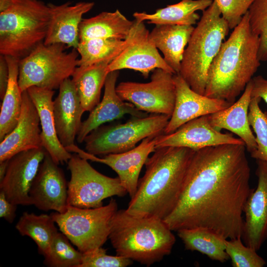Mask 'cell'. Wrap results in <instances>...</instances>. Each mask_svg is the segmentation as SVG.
Returning a JSON list of instances; mask_svg holds the SVG:
<instances>
[{"label": "cell", "mask_w": 267, "mask_h": 267, "mask_svg": "<svg viewBox=\"0 0 267 267\" xmlns=\"http://www.w3.org/2000/svg\"><path fill=\"white\" fill-rule=\"evenodd\" d=\"M244 144L194 152L178 203L164 222L172 231L204 227L226 239L242 237L244 207L253 190Z\"/></svg>", "instance_id": "cell-1"}, {"label": "cell", "mask_w": 267, "mask_h": 267, "mask_svg": "<svg viewBox=\"0 0 267 267\" xmlns=\"http://www.w3.org/2000/svg\"><path fill=\"white\" fill-rule=\"evenodd\" d=\"M194 150L183 147L155 148L147 159L146 171L126 209L130 214L164 220L179 198Z\"/></svg>", "instance_id": "cell-2"}, {"label": "cell", "mask_w": 267, "mask_h": 267, "mask_svg": "<svg viewBox=\"0 0 267 267\" xmlns=\"http://www.w3.org/2000/svg\"><path fill=\"white\" fill-rule=\"evenodd\" d=\"M259 46V38L251 30L247 12L212 61L204 95L235 102L261 65Z\"/></svg>", "instance_id": "cell-3"}, {"label": "cell", "mask_w": 267, "mask_h": 267, "mask_svg": "<svg viewBox=\"0 0 267 267\" xmlns=\"http://www.w3.org/2000/svg\"><path fill=\"white\" fill-rule=\"evenodd\" d=\"M116 255L147 267L169 255L176 242L172 230L162 219L141 217L118 210L108 238Z\"/></svg>", "instance_id": "cell-4"}, {"label": "cell", "mask_w": 267, "mask_h": 267, "mask_svg": "<svg viewBox=\"0 0 267 267\" xmlns=\"http://www.w3.org/2000/svg\"><path fill=\"white\" fill-rule=\"evenodd\" d=\"M0 53L19 60L43 43L50 19L39 0H0Z\"/></svg>", "instance_id": "cell-5"}, {"label": "cell", "mask_w": 267, "mask_h": 267, "mask_svg": "<svg viewBox=\"0 0 267 267\" xmlns=\"http://www.w3.org/2000/svg\"><path fill=\"white\" fill-rule=\"evenodd\" d=\"M229 30L213 0L203 11L181 62L179 74L194 91L204 95L209 68Z\"/></svg>", "instance_id": "cell-6"}, {"label": "cell", "mask_w": 267, "mask_h": 267, "mask_svg": "<svg viewBox=\"0 0 267 267\" xmlns=\"http://www.w3.org/2000/svg\"><path fill=\"white\" fill-rule=\"evenodd\" d=\"M62 44L38 45L19 60L18 84L22 92L35 86L53 90L72 76L78 65L77 49L67 52Z\"/></svg>", "instance_id": "cell-7"}, {"label": "cell", "mask_w": 267, "mask_h": 267, "mask_svg": "<svg viewBox=\"0 0 267 267\" xmlns=\"http://www.w3.org/2000/svg\"><path fill=\"white\" fill-rule=\"evenodd\" d=\"M118 210L114 199L94 208H80L70 205L63 213L50 214L60 231L81 253L102 247L109 238L111 221Z\"/></svg>", "instance_id": "cell-8"}, {"label": "cell", "mask_w": 267, "mask_h": 267, "mask_svg": "<svg viewBox=\"0 0 267 267\" xmlns=\"http://www.w3.org/2000/svg\"><path fill=\"white\" fill-rule=\"evenodd\" d=\"M124 124L101 126L85 138V150L94 155L122 153L143 139L164 134L171 116L154 114L135 117Z\"/></svg>", "instance_id": "cell-9"}, {"label": "cell", "mask_w": 267, "mask_h": 267, "mask_svg": "<svg viewBox=\"0 0 267 267\" xmlns=\"http://www.w3.org/2000/svg\"><path fill=\"white\" fill-rule=\"evenodd\" d=\"M71 179L68 183V205L80 208L103 206V200L114 196L123 197L128 192L118 177L105 176L94 169L88 160L78 154L68 161Z\"/></svg>", "instance_id": "cell-10"}, {"label": "cell", "mask_w": 267, "mask_h": 267, "mask_svg": "<svg viewBox=\"0 0 267 267\" xmlns=\"http://www.w3.org/2000/svg\"><path fill=\"white\" fill-rule=\"evenodd\" d=\"M174 75L157 68L152 71L149 82H122L116 90L123 100L140 111L171 116L176 95Z\"/></svg>", "instance_id": "cell-11"}, {"label": "cell", "mask_w": 267, "mask_h": 267, "mask_svg": "<svg viewBox=\"0 0 267 267\" xmlns=\"http://www.w3.org/2000/svg\"><path fill=\"white\" fill-rule=\"evenodd\" d=\"M143 22L134 19L130 41L125 49L107 66L108 72L129 69L138 71L144 78L157 68L176 74L167 64L154 44Z\"/></svg>", "instance_id": "cell-12"}, {"label": "cell", "mask_w": 267, "mask_h": 267, "mask_svg": "<svg viewBox=\"0 0 267 267\" xmlns=\"http://www.w3.org/2000/svg\"><path fill=\"white\" fill-rule=\"evenodd\" d=\"M157 136L143 139L138 145L127 151L109 154L102 158L97 157L81 149L75 144L65 148L69 152L77 153L88 160L102 163L110 167L117 174L121 184L132 198L137 190L141 169L149 155L155 150Z\"/></svg>", "instance_id": "cell-13"}, {"label": "cell", "mask_w": 267, "mask_h": 267, "mask_svg": "<svg viewBox=\"0 0 267 267\" xmlns=\"http://www.w3.org/2000/svg\"><path fill=\"white\" fill-rule=\"evenodd\" d=\"M47 151L42 146L20 152L9 159L0 190L17 205H31L29 191Z\"/></svg>", "instance_id": "cell-14"}, {"label": "cell", "mask_w": 267, "mask_h": 267, "mask_svg": "<svg viewBox=\"0 0 267 267\" xmlns=\"http://www.w3.org/2000/svg\"><path fill=\"white\" fill-rule=\"evenodd\" d=\"M29 196L32 205L44 211L64 213L68 206V183L62 170L47 152L33 181Z\"/></svg>", "instance_id": "cell-15"}, {"label": "cell", "mask_w": 267, "mask_h": 267, "mask_svg": "<svg viewBox=\"0 0 267 267\" xmlns=\"http://www.w3.org/2000/svg\"><path fill=\"white\" fill-rule=\"evenodd\" d=\"M225 144L245 145L241 138H236L232 134L222 133L215 129L210 123L207 115L187 122L172 133L158 135L155 148L183 147L197 150Z\"/></svg>", "instance_id": "cell-16"}, {"label": "cell", "mask_w": 267, "mask_h": 267, "mask_svg": "<svg viewBox=\"0 0 267 267\" xmlns=\"http://www.w3.org/2000/svg\"><path fill=\"white\" fill-rule=\"evenodd\" d=\"M258 184L245 203V219L241 238L244 244L258 251L267 238V163L257 160Z\"/></svg>", "instance_id": "cell-17"}, {"label": "cell", "mask_w": 267, "mask_h": 267, "mask_svg": "<svg viewBox=\"0 0 267 267\" xmlns=\"http://www.w3.org/2000/svg\"><path fill=\"white\" fill-rule=\"evenodd\" d=\"M174 80L176 90L175 107L164 134L172 133L191 120L217 112L233 104L194 91L179 74L174 75Z\"/></svg>", "instance_id": "cell-18"}, {"label": "cell", "mask_w": 267, "mask_h": 267, "mask_svg": "<svg viewBox=\"0 0 267 267\" xmlns=\"http://www.w3.org/2000/svg\"><path fill=\"white\" fill-rule=\"evenodd\" d=\"M119 74V71H114L107 75L102 99L90 111L88 118L82 122L76 137L78 143L84 142L90 132L103 124L119 119L125 115L135 117L147 116L144 112L138 110L131 103L125 101L117 94L116 83Z\"/></svg>", "instance_id": "cell-19"}, {"label": "cell", "mask_w": 267, "mask_h": 267, "mask_svg": "<svg viewBox=\"0 0 267 267\" xmlns=\"http://www.w3.org/2000/svg\"><path fill=\"white\" fill-rule=\"evenodd\" d=\"M22 108L19 121L13 130L0 143V162L15 154L43 146L40 118L27 90L22 93Z\"/></svg>", "instance_id": "cell-20"}, {"label": "cell", "mask_w": 267, "mask_h": 267, "mask_svg": "<svg viewBox=\"0 0 267 267\" xmlns=\"http://www.w3.org/2000/svg\"><path fill=\"white\" fill-rule=\"evenodd\" d=\"M50 19L44 43L62 44L77 49L79 42V26L83 16L94 5L93 2L80 1L71 5L67 1L59 5L48 3Z\"/></svg>", "instance_id": "cell-21"}, {"label": "cell", "mask_w": 267, "mask_h": 267, "mask_svg": "<svg viewBox=\"0 0 267 267\" xmlns=\"http://www.w3.org/2000/svg\"><path fill=\"white\" fill-rule=\"evenodd\" d=\"M58 96L53 101V110L58 137L65 148L74 144L85 112L72 79L60 85Z\"/></svg>", "instance_id": "cell-22"}, {"label": "cell", "mask_w": 267, "mask_h": 267, "mask_svg": "<svg viewBox=\"0 0 267 267\" xmlns=\"http://www.w3.org/2000/svg\"><path fill=\"white\" fill-rule=\"evenodd\" d=\"M38 111L42 131V144L57 164L68 162L72 155L60 142L53 114V90L33 86L27 89Z\"/></svg>", "instance_id": "cell-23"}, {"label": "cell", "mask_w": 267, "mask_h": 267, "mask_svg": "<svg viewBox=\"0 0 267 267\" xmlns=\"http://www.w3.org/2000/svg\"><path fill=\"white\" fill-rule=\"evenodd\" d=\"M252 86L251 80L237 101L225 109L208 115L209 122L215 129L219 131L227 130L237 135L244 141L250 154L257 148L255 136L248 117Z\"/></svg>", "instance_id": "cell-24"}, {"label": "cell", "mask_w": 267, "mask_h": 267, "mask_svg": "<svg viewBox=\"0 0 267 267\" xmlns=\"http://www.w3.org/2000/svg\"><path fill=\"white\" fill-rule=\"evenodd\" d=\"M194 29L193 25L157 24L149 32L150 40L176 74L179 73L185 47Z\"/></svg>", "instance_id": "cell-25"}, {"label": "cell", "mask_w": 267, "mask_h": 267, "mask_svg": "<svg viewBox=\"0 0 267 267\" xmlns=\"http://www.w3.org/2000/svg\"><path fill=\"white\" fill-rule=\"evenodd\" d=\"M134 23V20H129L118 9L102 12L82 20L79 26L80 41L95 38L125 40Z\"/></svg>", "instance_id": "cell-26"}, {"label": "cell", "mask_w": 267, "mask_h": 267, "mask_svg": "<svg viewBox=\"0 0 267 267\" xmlns=\"http://www.w3.org/2000/svg\"><path fill=\"white\" fill-rule=\"evenodd\" d=\"M213 0H181L179 2L159 8L151 14L136 12L133 14L135 19L140 22L157 24L193 25L200 19L196 13L208 8Z\"/></svg>", "instance_id": "cell-27"}, {"label": "cell", "mask_w": 267, "mask_h": 267, "mask_svg": "<svg viewBox=\"0 0 267 267\" xmlns=\"http://www.w3.org/2000/svg\"><path fill=\"white\" fill-rule=\"evenodd\" d=\"M109 63L77 66L72 77L84 111H91L100 102L101 90L109 72Z\"/></svg>", "instance_id": "cell-28"}, {"label": "cell", "mask_w": 267, "mask_h": 267, "mask_svg": "<svg viewBox=\"0 0 267 267\" xmlns=\"http://www.w3.org/2000/svg\"><path fill=\"white\" fill-rule=\"evenodd\" d=\"M5 56L9 68V80L0 109V141L16 126L21 114L22 100V92L18 84L19 60L10 56Z\"/></svg>", "instance_id": "cell-29"}, {"label": "cell", "mask_w": 267, "mask_h": 267, "mask_svg": "<svg viewBox=\"0 0 267 267\" xmlns=\"http://www.w3.org/2000/svg\"><path fill=\"white\" fill-rule=\"evenodd\" d=\"M177 232L186 250L198 251L222 263L229 258L225 251L226 239L215 231L199 227L181 229Z\"/></svg>", "instance_id": "cell-30"}, {"label": "cell", "mask_w": 267, "mask_h": 267, "mask_svg": "<svg viewBox=\"0 0 267 267\" xmlns=\"http://www.w3.org/2000/svg\"><path fill=\"white\" fill-rule=\"evenodd\" d=\"M130 41V34L125 40L95 38L81 41L77 48L80 55L78 66L104 62L109 64L125 49Z\"/></svg>", "instance_id": "cell-31"}, {"label": "cell", "mask_w": 267, "mask_h": 267, "mask_svg": "<svg viewBox=\"0 0 267 267\" xmlns=\"http://www.w3.org/2000/svg\"><path fill=\"white\" fill-rule=\"evenodd\" d=\"M56 223L51 215L24 212L15 227L22 236L33 239L38 247L39 254L44 256L58 233Z\"/></svg>", "instance_id": "cell-32"}, {"label": "cell", "mask_w": 267, "mask_h": 267, "mask_svg": "<svg viewBox=\"0 0 267 267\" xmlns=\"http://www.w3.org/2000/svg\"><path fill=\"white\" fill-rule=\"evenodd\" d=\"M63 233L58 232L44 256V263L49 267H80L83 253L76 250Z\"/></svg>", "instance_id": "cell-33"}, {"label": "cell", "mask_w": 267, "mask_h": 267, "mask_svg": "<svg viewBox=\"0 0 267 267\" xmlns=\"http://www.w3.org/2000/svg\"><path fill=\"white\" fill-rule=\"evenodd\" d=\"M261 98H251L248 110V121L256 134V150L251 156L267 163V112H263L259 103Z\"/></svg>", "instance_id": "cell-34"}, {"label": "cell", "mask_w": 267, "mask_h": 267, "mask_svg": "<svg viewBox=\"0 0 267 267\" xmlns=\"http://www.w3.org/2000/svg\"><path fill=\"white\" fill-rule=\"evenodd\" d=\"M248 13L251 30L259 38V58L267 62V0H253Z\"/></svg>", "instance_id": "cell-35"}, {"label": "cell", "mask_w": 267, "mask_h": 267, "mask_svg": "<svg viewBox=\"0 0 267 267\" xmlns=\"http://www.w3.org/2000/svg\"><path fill=\"white\" fill-rule=\"evenodd\" d=\"M241 237L226 239L225 251L233 267H263L266 264L256 250L244 244Z\"/></svg>", "instance_id": "cell-36"}, {"label": "cell", "mask_w": 267, "mask_h": 267, "mask_svg": "<svg viewBox=\"0 0 267 267\" xmlns=\"http://www.w3.org/2000/svg\"><path fill=\"white\" fill-rule=\"evenodd\" d=\"M133 260L116 255H107L102 247L83 253L80 267H126L133 264Z\"/></svg>", "instance_id": "cell-37"}, {"label": "cell", "mask_w": 267, "mask_h": 267, "mask_svg": "<svg viewBox=\"0 0 267 267\" xmlns=\"http://www.w3.org/2000/svg\"><path fill=\"white\" fill-rule=\"evenodd\" d=\"M222 16L230 29H233L241 22L248 12L253 0H215Z\"/></svg>", "instance_id": "cell-38"}, {"label": "cell", "mask_w": 267, "mask_h": 267, "mask_svg": "<svg viewBox=\"0 0 267 267\" xmlns=\"http://www.w3.org/2000/svg\"><path fill=\"white\" fill-rule=\"evenodd\" d=\"M17 205L8 201L4 192L0 190V217L12 223L16 217Z\"/></svg>", "instance_id": "cell-39"}, {"label": "cell", "mask_w": 267, "mask_h": 267, "mask_svg": "<svg viewBox=\"0 0 267 267\" xmlns=\"http://www.w3.org/2000/svg\"><path fill=\"white\" fill-rule=\"evenodd\" d=\"M251 98L259 97L263 99L267 105V77L261 75L253 77Z\"/></svg>", "instance_id": "cell-40"}, {"label": "cell", "mask_w": 267, "mask_h": 267, "mask_svg": "<svg viewBox=\"0 0 267 267\" xmlns=\"http://www.w3.org/2000/svg\"><path fill=\"white\" fill-rule=\"evenodd\" d=\"M9 80V68L5 56L0 55V97L2 100L5 95Z\"/></svg>", "instance_id": "cell-41"}, {"label": "cell", "mask_w": 267, "mask_h": 267, "mask_svg": "<svg viewBox=\"0 0 267 267\" xmlns=\"http://www.w3.org/2000/svg\"><path fill=\"white\" fill-rule=\"evenodd\" d=\"M8 161L9 159L0 162V182L3 180L5 177L8 166Z\"/></svg>", "instance_id": "cell-42"}]
</instances>
